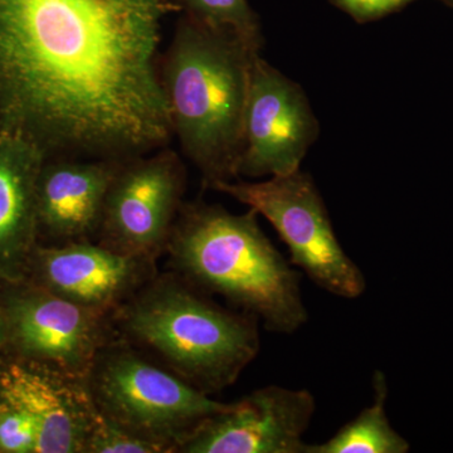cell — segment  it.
Instances as JSON below:
<instances>
[{"mask_svg":"<svg viewBox=\"0 0 453 453\" xmlns=\"http://www.w3.org/2000/svg\"><path fill=\"white\" fill-rule=\"evenodd\" d=\"M177 12L172 0H0V133L47 159L168 146L159 44Z\"/></svg>","mask_w":453,"mask_h":453,"instance_id":"cell-1","label":"cell"},{"mask_svg":"<svg viewBox=\"0 0 453 453\" xmlns=\"http://www.w3.org/2000/svg\"><path fill=\"white\" fill-rule=\"evenodd\" d=\"M252 50L240 37L180 14L160 80L173 138L207 188L238 179Z\"/></svg>","mask_w":453,"mask_h":453,"instance_id":"cell-2","label":"cell"},{"mask_svg":"<svg viewBox=\"0 0 453 453\" xmlns=\"http://www.w3.org/2000/svg\"><path fill=\"white\" fill-rule=\"evenodd\" d=\"M251 210L234 214L203 201L184 202L166 251L175 273L271 333L291 335L309 320L301 273L283 257Z\"/></svg>","mask_w":453,"mask_h":453,"instance_id":"cell-3","label":"cell"},{"mask_svg":"<svg viewBox=\"0 0 453 453\" xmlns=\"http://www.w3.org/2000/svg\"><path fill=\"white\" fill-rule=\"evenodd\" d=\"M112 318L127 338L210 395L234 386L261 349L255 316L223 308L177 273L155 275Z\"/></svg>","mask_w":453,"mask_h":453,"instance_id":"cell-4","label":"cell"},{"mask_svg":"<svg viewBox=\"0 0 453 453\" xmlns=\"http://www.w3.org/2000/svg\"><path fill=\"white\" fill-rule=\"evenodd\" d=\"M88 386L101 414L169 452H177L201 423L229 404L122 342H109L100 351Z\"/></svg>","mask_w":453,"mask_h":453,"instance_id":"cell-5","label":"cell"},{"mask_svg":"<svg viewBox=\"0 0 453 453\" xmlns=\"http://www.w3.org/2000/svg\"><path fill=\"white\" fill-rule=\"evenodd\" d=\"M211 189L249 205L276 229L300 268L321 290L357 299L366 290L363 271L342 249L314 179L301 169L251 183L219 181Z\"/></svg>","mask_w":453,"mask_h":453,"instance_id":"cell-6","label":"cell"},{"mask_svg":"<svg viewBox=\"0 0 453 453\" xmlns=\"http://www.w3.org/2000/svg\"><path fill=\"white\" fill-rule=\"evenodd\" d=\"M186 188V166L169 145L124 160L107 192L96 242L157 261L168 247Z\"/></svg>","mask_w":453,"mask_h":453,"instance_id":"cell-7","label":"cell"},{"mask_svg":"<svg viewBox=\"0 0 453 453\" xmlns=\"http://www.w3.org/2000/svg\"><path fill=\"white\" fill-rule=\"evenodd\" d=\"M319 127L299 85L253 56L238 178L277 177L300 169Z\"/></svg>","mask_w":453,"mask_h":453,"instance_id":"cell-8","label":"cell"},{"mask_svg":"<svg viewBox=\"0 0 453 453\" xmlns=\"http://www.w3.org/2000/svg\"><path fill=\"white\" fill-rule=\"evenodd\" d=\"M9 342L29 362L88 380L98 354L110 342V318L35 286L4 306Z\"/></svg>","mask_w":453,"mask_h":453,"instance_id":"cell-9","label":"cell"},{"mask_svg":"<svg viewBox=\"0 0 453 453\" xmlns=\"http://www.w3.org/2000/svg\"><path fill=\"white\" fill-rule=\"evenodd\" d=\"M316 411L308 389L267 386L229 403L178 446L181 453H306Z\"/></svg>","mask_w":453,"mask_h":453,"instance_id":"cell-10","label":"cell"},{"mask_svg":"<svg viewBox=\"0 0 453 453\" xmlns=\"http://www.w3.org/2000/svg\"><path fill=\"white\" fill-rule=\"evenodd\" d=\"M29 267L40 288L110 316L157 275L155 261L92 241L37 246Z\"/></svg>","mask_w":453,"mask_h":453,"instance_id":"cell-11","label":"cell"},{"mask_svg":"<svg viewBox=\"0 0 453 453\" xmlns=\"http://www.w3.org/2000/svg\"><path fill=\"white\" fill-rule=\"evenodd\" d=\"M0 401L35 421V453H83L98 413L88 380L35 362L0 371Z\"/></svg>","mask_w":453,"mask_h":453,"instance_id":"cell-12","label":"cell"},{"mask_svg":"<svg viewBox=\"0 0 453 453\" xmlns=\"http://www.w3.org/2000/svg\"><path fill=\"white\" fill-rule=\"evenodd\" d=\"M124 160L50 157L38 179L40 232L61 244L96 238L107 192Z\"/></svg>","mask_w":453,"mask_h":453,"instance_id":"cell-13","label":"cell"},{"mask_svg":"<svg viewBox=\"0 0 453 453\" xmlns=\"http://www.w3.org/2000/svg\"><path fill=\"white\" fill-rule=\"evenodd\" d=\"M47 157L28 140L0 133V279L22 281L37 249L38 179Z\"/></svg>","mask_w":453,"mask_h":453,"instance_id":"cell-14","label":"cell"},{"mask_svg":"<svg viewBox=\"0 0 453 453\" xmlns=\"http://www.w3.org/2000/svg\"><path fill=\"white\" fill-rule=\"evenodd\" d=\"M371 405L360 411L356 418L319 445H308L306 453H407L410 443L390 425L386 403L388 384L386 374L375 371L372 375Z\"/></svg>","mask_w":453,"mask_h":453,"instance_id":"cell-15","label":"cell"},{"mask_svg":"<svg viewBox=\"0 0 453 453\" xmlns=\"http://www.w3.org/2000/svg\"><path fill=\"white\" fill-rule=\"evenodd\" d=\"M178 13L186 14L196 22L210 28L234 33L241 40L259 50L262 47L261 29L257 16L249 0H172Z\"/></svg>","mask_w":453,"mask_h":453,"instance_id":"cell-16","label":"cell"},{"mask_svg":"<svg viewBox=\"0 0 453 453\" xmlns=\"http://www.w3.org/2000/svg\"><path fill=\"white\" fill-rule=\"evenodd\" d=\"M165 446L139 436L107 418L98 411L96 419L86 438L83 453H163Z\"/></svg>","mask_w":453,"mask_h":453,"instance_id":"cell-17","label":"cell"},{"mask_svg":"<svg viewBox=\"0 0 453 453\" xmlns=\"http://www.w3.org/2000/svg\"><path fill=\"white\" fill-rule=\"evenodd\" d=\"M37 443L38 429L31 417L3 403L0 410V452L35 453Z\"/></svg>","mask_w":453,"mask_h":453,"instance_id":"cell-18","label":"cell"},{"mask_svg":"<svg viewBox=\"0 0 453 453\" xmlns=\"http://www.w3.org/2000/svg\"><path fill=\"white\" fill-rule=\"evenodd\" d=\"M333 2L359 22H368V20L386 16L411 0H333Z\"/></svg>","mask_w":453,"mask_h":453,"instance_id":"cell-19","label":"cell"},{"mask_svg":"<svg viewBox=\"0 0 453 453\" xmlns=\"http://www.w3.org/2000/svg\"><path fill=\"white\" fill-rule=\"evenodd\" d=\"M9 339L7 311L0 306V347Z\"/></svg>","mask_w":453,"mask_h":453,"instance_id":"cell-20","label":"cell"},{"mask_svg":"<svg viewBox=\"0 0 453 453\" xmlns=\"http://www.w3.org/2000/svg\"><path fill=\"white\" fill-rule=\"evenodd\" d=\"M2 407H3V402L0 401V410H2Z\"/></svg>","mask_w":453,"mask_h":453,"instance_id":"cell-21","label":"cell"}]
</instances>
